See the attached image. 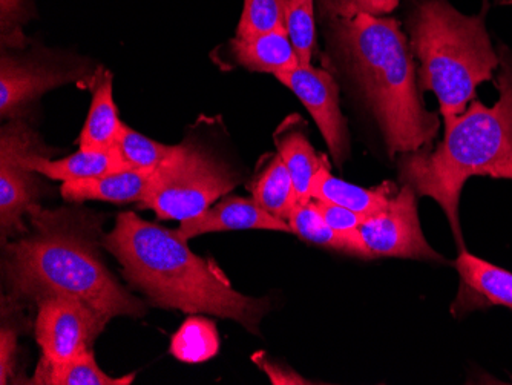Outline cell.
I'll return each mask as SVG.
<instances>
[{
	"mask_svg": "<svg viewBox=\"0 0 512 385\" xmlns=\"http://www.w3.org/2000/svg\"><path fill=\"white\" fill-rule=\"evenodd\" d=\"M261 367L269 375L270 381L273 384H310L309 381L301 378L298 373L292 372V370L286 369V367L278 366V364L266 361L261 364Z\"/></svg>",
	"mask_w": 512,
	"mask_h": 385,
	"instance_id": "obj_31",
	"label": "cell"
},
{
	"mask_svg": "<svg viewBox=\"0 0 512 385\" xmlns=\"http://www.w3.org/2000/svg\"><path fill=\"white\" fill-rule=\"evenodd\" d=\"M33 234L7 246L13 298L37 301L69 297L82 301L106 324L114 316H142L146 307L109 274L99 255L100 221L88 212L30 214Z\"/></svg>",
	"mask_w": 512,
	"mask_h": 385,
	"instance_id": "obj_2",
	"label": "cell"
},
{
	"mask_svg": "<svg viewBox=\"0 0 512 385\" xmlns=\"http://www.w3.org/2000/svg\"><path fill=\"white\" fill-rule=\"evenodd\" d=\"M134 379L135 373L122 378L106 375L97 366L94 353L89 347L76 358L63 364H51L42 358L33 381L34 384L48 385H129L134 382Z\"/></svg>",
	"mask_w": 512,
	"mask_h": 385,
	"instance_id": "obj_22",
	"label": "cell"
},
{
	"mask_svg": "<svg viewBox=\"0 0 512 385\" xmlns=\"http://www.w3.org/2000/svg\"><path fill=\"white\" fill-rule=\"evenodd\" d=\"M276 79L289 88L315 120L330 155L338 166L350 155L347 120L339 105V86L329 71L299 63L292 70L276 74Z\"/></svg>",
	"mask_w": 512,
	"mask_h": 385,
	"instance_id": "obj_11",
	"label": "cell"
},
{
	"mask_svg": "<svg viewBox=\"0 0 512 385\" xmlns=\"http://www.w3.org/2000/svg\"><path fill=\"white\" fill-rule=\"evenodd\" d=\"M157 169V168H155ZM155 169H126L100 177L65 181L60 194L68 201L100 200L111 203H142L151 189Z\"/></svg>",
	"mask_w": 512,
	"mask_h": 385,
	"instance_id": "obj_14",
	"label": "cell"
},
{
	"mask_svg": "<svg viewBox=\"0 0 512 385\" xmlns=\"http://www.w3.org/2000/svg\"><path fill=\"white\" fill-rule=\"evenodd\" d=\"M396 192L398 189L391 181H384L375 188H362L336 178L330 172V166H325L313 180L310 197L313 200L330 201L370 218L384 211Z\"/></svg>",
	"mask_w": 512,
	"mask_h": 385,
	"instance_id": "obj_18",
	"label": "cell"
},
{
	"mask_svg": "<svg viewBox=\"0 0 512 385\" xmlns=\"http://www.w3.org/2000/svg\"><path fill=\"white\" fill-rule=\"evenodd\" d=\"M229 53L246 70L273 76L301 63L286 28L260 36L235 37L229 42Z\"/></svg>",
	"mask_w": 512,
	"mask_h": 385,
	"instance_id": "obj_15",
	"label": "cell"
},
{
	"mask_svg": "<svg viewBox=\"0 0 512 385\" xmlns=\"http://www.w3.org/2000/svg\"><path fill=\"white\" fill-rule=\"evenodd\" d=\"M238 181L237 172L226 162L186 140L155 169L151 189L140 208L151 209L160 220L186 221L207 211Z\"/></svg>",
	"mask_w": 512,
	"mask_h": 385,
	"instance_id": "obj_6",
	"label": "cell"
},
{
	"mask_svg": "<svg viewBox=\"0 0 512 385\" xmlns=\"http://www.w3.org/2000/svg\"><path fill=\"white\" fill-rule=\"evenodd\" d=\"M37 132L20 117L11 119L0 132V226L2 238L25 232L23 217L39 208L40 181L28 168L34 152L50 151Z\"/></svg>",
	"mask_w": 512,
	"mask_h": 385,
	"instance_id": "obj_7",
	"label": "cell"
},
{
	"mask_svg": "<svg viewBox=\"0 0 512 385\" xmlns=\"http://www.w3.org/2000/svg\"><path fill=\"white\" fill-rule=\"evenodd\" d=\"M123 123L114 102L112 74L102 71L94 76L88 119L80 132L79 146L86 151H102L117 146Z\"/></svg>",
	"mask_w": 512,
	"mask_h": 385,
	"instance_id": "obj_19",
	"label": "cell"
},
{
	"mask_svg": "<svg viewBox=\"0 0 512 385\" xmlns=\"http://www.w3.org/2000/svg\"><path fill=\"white\" fill-rule=\"evenodd\" d=\"M401 4V0H316V14L322 24L329 20L355 17L358 14L388 16Z\"/></svg>",
	"mask_w": 512,
	"mask_h": 385,
	"instance_id": "obj_28",
	"label": "cell"
},
{
	"mask_svg": "<svg viewBox=\"0 0 512 385\" xmlns=\"http://www.w3.org/2000/svg\"><path fill=\"white\" fill-rule=\"evenodd\" d=\"M289 0H244L237 37H253L286 28Z\"/></svg>",
	"mask_w": 512,
	"mask_h": 385,
	"instance_id": "obj_25",
	"label": "cell"
},
{
	"mask_svg": "<svg viewBox=\"0 0 512 385\" xmlns=\"http://www.w3.org/2000/svg\"><path fill=\"white\" fill-rule=\"evenodd\" d=\"M499 5H512V0H496Z\"/></svg>",
	"mask_w": 512,
	"mask_h": 385,
	"instance_id": "obj_32",
	"label": "cell"
},
{
	"mask_svg": "<svg viewBox=\"0 0 512 385\" xmlns=\"http://www.w3.org/2000/svg\"><path fill=\"white\" fill-rule=\"evenodd\" d=\"M220 350L217 327L204 318H189L172 338L171 353L184 362H203Z\"/></svg>",
	"mask_w": 512,
	"mask_h": 385,
	"instance_id": "obj_23",
	"label": "cell"
},
{
	"mask_svg": "<svg viewBox=\"0 0 512 385\" xmlns=\"http://www.w3.org/2000/svg\"><path fill=\"white\" fill-rule=\"evenodd\" d=\"M460 287L451 310L465 315L471 310L505 307L512 310V272L494 266L470 252H459L456 263Z\"/></svg>",
	"mask_w": 512,
	"mask_h": 385,
	"instance_id": "obj_12",
	"label": "cell"
},
{
	"mask_svg": "<svg viewBox=\"0 0 512 385\" xmlns=\"http://www.w3.org/2000/svg\"><path fill=\"white\" fill-rule=\"evenodd\" d=\"M287 223L290 224L293 234L298 235L302 240L318 246L329 247L344 254L355 255V257L373 260L364 241H362L359 229L350 232H338L325 223L319 212L316 201H299L293 209Z\"/></svg>",
	"mask_w": 512,
	"mask_h": 385,
	"instance_id": "obj_20",
	"label": "cell"
},
{
	"mask_svg": "<svg viewBox=\"0 0 512 385\" xmlns=\"http://www.w3.org/2000/svg\"><path fill=\"white\" fill-rule=\"evenodd\" d=\"M85 74L82 60L60 59L51 53L14 56L4 51L0 60V114L4 119H17L43 94Z\"/></svg>",
	"mask_w": 512,
	"mask_h": 385,
	"instance_id": "obj_8",
	"label": "cell"
},
{
	"mask_svg": "<svg viewBox=\"0 0 512 385\" xmlns=\"http://www.w3.org/2000/svg\"><path fill=\"white\" fill-rule=\"evenodd\" d=\"M186 241L180 232L142 220L134 212L120 214L115 228L102 238L122 264L123 277L155 306L227 318L258 335L269 300L237 292L226 275L195 255Z\"/></svg>",
	"mask_w": 512,
	"mask_h": 385,
	"instance_id": "obj_3",
	"label": "cell"
},
{
	"mask_svg": "<svg viewBox=\"0 0 512 385\" xmlns=\"http://www.w3.org/2000/svg\"><path fill=\"white\" fill-rule=\"evenodd\" d=\"M117 148L131 169H155L171 157L175 146L155 142L123 123Z\"/></svg>",
	"mask_w": 512,
	"mask_h": 385,
	"instance_id": "obj_26",
	"label": "cell"
},
{
	"mask_svg": "<svg viewBox=\"0 0 512 385\" xmlns=\"http://www.w3.org/2000/svg\"><path fill=\"white\" fill-rule=\"evenodd\" d=\"M36 339L43 359L51 364L71 361L89 349L105 329V321L76 298L46 297L40 300Z\"/></svg>",
	"mask_w": 512,
	"mask_h": 385,
	"instance_id": "obj_10",
	"label": "cell"
},
{
	"mask_svg": "<svg viewBox=\"0 0 512 385\" xmlns=\"http://www.w3.org/2000/svg\"><path fill=\"white\" fill-rule=\"evenodd\" d=\"M286 30L299 62L312 65L318 48L316 40V0H289Z\"/></svg>",
	"mask_w": 512,
	"mask_h": 385,
	"instance_id": "obj_24",
	"label": "cell"
},
{
	"mask_svg": "<svg viewBox=\"0 0 512 385\" xmlns=\"http://www.w3.org/2000/svg\"><path fill=\"white\" fill-rule=\"evenodd\" d=\"M322 25L330 50L375 120L388 155L433 148L442 123L424 105L416 57L398 20L358 14Z\"/></svg>",
	"mask_w": 512,
	"mask_h": 385,
	"instance_id": "obj_1",
	"label": "cell"
},
{
	"mask_svg": "<svg viewBox=\"0 0 512 385\" xmlns=\"http://www.w3.org/2000/svg\"><path fill=\"white\" fill-rule=\"evenodd\" d=\"M315 201L325 223L329 224L330 228L335 229V231H356L367 220V217H364V215L350 211V209L344 208V206L335 205V203H330V201Z\"/></svg>",
	"mask_w": 512,
	"mask_h": 385,
	"instance_id": "obj_29",
	"label": "cell"
},
{
	"mask_svg": "<svg viewBox=\"0 0 512 385\" xmlns=\"http://www.w3.org/2000/svg\"><path fill=\"white\" fill-rule=\"evenodd\" d=\"M16 330L2 327L0 332V384L10 382L16 362Z\"/></svg>",
	"mask_w": 512,
	"mask_h": 385,
	"instance_id": "obj_30",
	"label": "cell"
},
{
	"mask_svg": "<svg viewBox=\"0 0 512 385\" xmlns=\"http://www.w3.org/2000/svg\"><path fill=\"white\" fill-rule=\"evenodd\" d=\"M359 234L373 258H407V260L436 261L445 258L434 251L417 214V194L404 185L388 201L387 208L359 226Z\"/></svg>",
	"mask_w": 512,
	"mask_h": 385,
	"instance_id": "obj_9",
	"label": "cell"
},
{
	"mask_svg": "<svg viewBox=\"0 0 512 385\" xmlns=\"http://www.w3.org/2000/svg\"><path fill=\"white\" fill-rule=\"evenodd\" d=\"M499 99L486 106L473 100L467 111L444 123L436 148L401 155L399 177L417 197H430L447 215L454 240L465 249L460 228V195L471 177L512 181V51L499 47Z\"/></svg>",
	"mask_w": 512,
	"mask_h": 385,
	"instance_id": "obj_4",
	"label": "cell"
},
{
	"mask_svg": "<svg viewBox=\"0 0 512 385\" xmlns=\"http://www.w3.org/2000/svg\"><path fill=\"white\" fill-rule=\"evenodd\" d=\"M490 4L479 14H463L448 0H410L405 30L419 62V86L439 102L444 123L467 111L477 88L491 82L499 68V50L486 28Z\"/></svg>",
	"mask_w": 512,
	"mask_h": 385,
	"instance_id": "obj_5",
	"label": "cell"
},
{
	"mask_svg": "<svg viewBox=\"0 0 512 385\" xmlns=\"http://www.w3.org/2000/svg\"><path fill=\"white\" fill-rule=\"evenodd\" d=\"M247 229H264V231L292 232L286 220L261 208L253 198L227 197L214 209H207L203 214L189 220L181 221V237H200L212 232L247 231Z\"/></svg>",
	"mask_w": 512,
	"mask_h": 385,
	"instance_id": "obj_13",
	"label": "cell"
},
{
	"mask_svg": "<svg viewBox=\"0 0 512 385\" xmlns=\"http://www.w3.org/2000/svg\"><path fill=\"white\" fill-rule=\"evenodd\" d=\"M34 13L33 0H0V37L4 48L20 50L27 45L23 28Z\"/></svg>",
	"mask_w": 512,
	"mask_h": 385,
	"instance_id": "obj_27",
	"label": "cell"
},
{
	"mask_svg": "<svg viewBox=\"0 0 512 385\" xmlns=\"http://www.w3.org/2000/svg\"><path fill=\"white\" fill-rule=\"evenodd\" d=\"M53 154V149L34 152L27 160L28 168L36 174L45 175L53 180H62L63 183L131 169L126 165L117 146L102 149V151L80 149L76 154L60 158V160H51L50 155Z\"/></svg>",
	"mask_w": 512,
	"mask_h": 385,
	"instance_id": "obj_16",
	"label": "cell"
},
{
	"mask_svg": "<svg viewBox=\"0 0 512 385\" xmlns=\"http://www.w3.org/2000/svg\"><path fill=\"white\" fill-rule=\"evenodd\" d=\"M252 198L270 214L289 220L298 205L295 183L281 155H267V163L252 185Z\"/></svg>",
	"mask_w": 512,
	"mask_h": 385,
	"instance_id": "obj_21",
	"label": "cell"
},
{
	"mask_svg": "<svg viewBox=\"0 0 512 385\" xmlns=\"http://www.w3.org/2000/svg\"><path fill=\"white\" fill-rule=\"evenodd\" d=\"M296 117H290L275 132V145L278 154L283 158L295 183L296 195L299 201L312 200L310 191L316 174L329 165L324 155H319L313 149L309 137L304 134V126L296 123Z\"/></svg>",
	"mask_w": 512,
	"mask_h": 385,
	"instance_id": "obj_17",
	"label": "cell"
}]
</instances>
